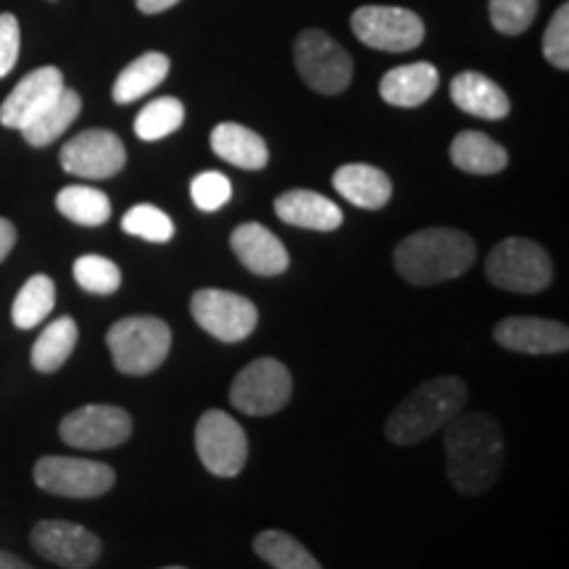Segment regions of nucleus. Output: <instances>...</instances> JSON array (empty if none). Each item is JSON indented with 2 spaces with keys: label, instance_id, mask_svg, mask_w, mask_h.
I'll list each match as a JSON object with an SVG mask.
<instances>
[{
  "label": "nucleus",
  "instance_id": "cd10ccee",
  "mask_svg": "<svg viewBox=\"0 0 569 569\" xmlns=\"http://www.w3.org/2000/svg\"><path fill=\"white\" fill-rule=\"evenodd\" d=\"M56 209H59L69 222L82 227H101L111 217V201L103 190L88 188V184H69L56 196Z\"/></svg>",
  "mask_w": 569,
  "mask_h": 569
},
{
  "label": "nucleus",
  "instance_id": "f8f14e48",
  "mask_svg": "<svg viewBox=\"0 0 569 569\" xmlns=\"http://www.w3.org/2000/svg\"><path fill=\"white\" fill-rule=\"evenodd\" d=\"M59 436L71 448L84 451H106L130 440L132 417L122 407L111 403H88L61 419Z\"/></svg>",
  "mask_w": 569,
  "mask_h": 569
},
{
  "label": "nucleus",
  "instance_id": "412c9836",
  "mask_svg": "<svg viewBox=\"0 0 569 569\" xmlns=\"http://www.w3.org/2000/svg\"><path fill=\"white\" fill-rule=\"evenodd\" d=\"M451 101L480 119H503L511 111L509 96L480 71H461L451 82Z\"/></svg>",
  "mask_w": 569,
  "mask_h": 569
},
{
  "label": "nucleus",
  "instance_id": "4c0bfd02",
  "mask_svg": "<svg viewBox=\"0 0 569 569\" xmlns=\"http://www.w3.org/2000/svg\"><path fill=\"white\" fill-rule=\"evenodd\" d=\"M134 3H138V9L142 13H161L172 9V6L180 3V0H134Z\"/></svg>",
  "mask_w": 569,
  "mask_h": 569
},
{
  "label": "nucleus",
  "instance_id": "7c9ffc66",
  "mask_svg": "<svg viewBox=\"0 0 569 569\" xmlns=\"http://www.w3.org/2000/svg\"><path fill=\"white\" fill-rule=\"evenodd\" d=\"M74 272V280L82 290H88L92 296H113L119 288H122V269L113 264L106 256H80L71 267Z\"/></svg>",
  "mask_w": 569,
  "mask_h": 569
},
{
  "label": "nucleus",
  "instance_id": "72a5a7b5",
  "mask_svg": "<svg viewBox=\"0 0 569 569\" xmlns=\"http://www.w3.org/2000/svg\"><path fill=\"white\" fill-rule=\"evenodd\" d=\"M190 198L201 211H219L232 198V184L222 172H203L190 182Z\"/></svg>",
  "mask_w": 569,
  "mask_h": 569
},
{
  "label": "nucleus",
  "instance_id": "c756f323",
  "mask_svg": "<svg viewBox=\"0 0 569 569\" xmlns=\"http://www.w3.org/2000/svg\"><path fill=\"white\" fill-rule=\"evenodd\" d=\"M184 122V106L177 98L163 96L159 101H151L134 119V134L140 140L153 142L177 132Z\"/></svg>",
  "mask_w": 569,
  "mask_h": 569
},
{
  "label": "nucleus",
  "instance_id": "393cba45",
  "mask_svg": "<svg viewBox=\"0 0 569 569\" xmlns=\"http://www.w3.org/2000/svg\"><path fill=\"white\" fill-rule=\"evenodd\" d=\"M167 74H169L167 56L156 51L142 53L132 63H127L122 74L117 77V82H113L111 88V98L119 106L138 101V98L148 96L153 88H159V84L167 80Z\"/></svg>",
  "mask_w": 569,
  "mask_h": 569
},
{
  "label": "nucleus",
  "instance_id": "2eb2a0df",
  "mask_svg": "<svg viewBox=\"0 0 569 569\" xmlns=\"http://www.w3.org/2000/svg\"><path fill=\"white\" fill-rule=\"evenodd\" d=\"M496 343L507 351L546 356V353H565L569 348L567 325L553 322L543 317H507L496 325L493 330Z\"/></svg>",
  "mask_w": 569,
  "mask_h": 569
},
{
  "label": "nucleus",
  "instance_id": "f704fd0d",
  "mask_svg": "<svg viewBox=\"0 0 569 569\" xmlns=\"http://www.w3.org/2000/svg\"><path fill=\"white\" fill-rule=\"evenodd\" d=\"M543 56L551 67L561 71L569 69V6H559L543 34Z\"/></svg>",
  "mask_w": 569,
  "mask_h": 569
},
{
  "label": "nucleus",
  "instance_id": "4be33fe9",
  "mask_svg": "<svg viewBox=\"0 0 569 569\" xmlns=\"http://www.w3.org/2000/svg\"><path fill=\"white\" fill-rule=\"evenodd\" d=\"M211 148L219 159L232 163V167L248 169V172L264 169L269 161V148L264 138L234 122H222L213 127Z\"/></svg>",
  "mask_w": 569,
  "mask_h": 569
},
{
  "label": "nucleus",
  "instance_id": "f03ea898",
  "mask_svg": "<svg viewBox=\"0 0 569 569\" xmlns=\"http://www.w3.org/2000/svg\"><path fill=\"white\" fill-rule=\"evenodd\" d=\"M475 240L451 227H427L398 243L393 267L403 280L419 288L461 277L475 264Z\"/></svg>",
  "mask_w": 569,
  "mask_h": 569
},
{
  "label": "nucleus",
  "instance_id": "2f4dec72",
  "mask_svg": "<svg viewBox=\"0 0 569 569\" xmlns=\"http://www.w3.org/2000/svg\"><path fill=\"white\" fill-rule=\"evenodd\" d=\"M122 230L148 243H169L174 238V222L161 209L151 203L132 206L122 217Z\"/></svg>",
  "mask_w": 569,
  "mask_h": 569
},
{
  "label": "nucleus",
  "instance_id": "f257e3e1",
  "mask_svg": "<svg viewBox=\"0 0 569 569\" xmlns=\"http://www.w3.org/2000/svg\"><path fill=\"white\" fill-rule=\"evenodd\" d=\"M448 480L461 496H480L493 486L503 465V436L493 417L459 411L443 427Z\"/></svg>",
  "mask_w": 569,
  "mask_h": 569
},
{
  "label": "nucleus",
  "instance_id": "6e6552de",
  "mask_svg": "<svg viewBox=\"0 0 569 569\" xmlns=\"http://www.w3.org/2000/svg\"><path fill=\"white\" fill-rule=\"evenodd\" d=\"M196 451L211 475L234 478L248 461L246 430L227 411H206L196 425Z\"/></svg>",
  "mask_w": 569,
  "mask_h": 569
},
{
  "label": "nucleus",
  "instance_id": "0eeeda50",
  "mask_svg": "<svg viewBox=\"0 0 569 569\" xmlns=\"http://www.w3.org/2000/svg\"><path fill=\"white\" fill-rule=\"evenodd\" d=\"M296 69L311 90L338 96L351 84L353 61L330 34L306 30L296 40Z\"/></svg>",
  "mask_w": 569,
  "mask_h": 569
},
{
  "label": "nucleus",
  "instance_id": "20e7f679",
  "mask_svg": "<svg viewBox=\"0 0 569 569\" xmlns=\"http://www.w3.org/2000/svg\"><path fill=\"white\" fill-rule=\"evenodd\" d=\"M113 367L122 375H151L167 361L172 330L159 317H124L106 332Z\"/></svg>",
  "mask_w": 569,
  "mask_h": 569
},
{
  "label": "nucleus",
  "instance_id": "9b49d317",
  "mask_svg": "<svg viewBox=\"0 0 569 569\" xmlns=\"http://www.w3.org/2000/svg\"><path fill=\"white\" fill-rule=\"evenodd\" d=\"M353 34L365 46L388 53H407L425 40V21L398 6H365L351 19Z\"/></svg>",
  "mask_w": 569,
  "mask_h": 569
},
{
  "label": "nucleus",
  "instance_id": "423d86ee",
  "mask_svg": "<svg viewBox=\"0 0 569 569\" xmlns=\"http://www.w3.org/2000/svg\"><path fill=\"white\" fill-rule=\"evenodd\" d=\"M293 377L277 359H256L232 380L230 403L248 417H269L288 407Z\"/></svg>",
  "mask_w": 569,
  "mask_h": 569
},
{
  "label": "nucleus",
  "instance_id": "4468645a",
  "mask_svg": "<svg viewBox=\"0 0 569 569\" xmlns=\"http://www.w3.org/2000/svg\"><path fill=\"white\" fill-rule=\"evenodd\" d=\"M127 163L124 142L109 130H84L61 148L63 172L84 180H109Z\"/></svg>",
  "mask_w": 569,
  "mask_h": 569
},
{
  "label": "nucleus",
  "instance_id": "a211bd4d",
  "mask_svg": "<svg viewBox=\"0 0 569 569\" xmlns=\"http://www.w3.org/2000/svg\"><path fill=\"white\" fill-rule=\"evenodd\" d=\"M274 211L284 224L301 227V230L332 232L343 224V211L338 209V203L315 190H288L274 201Z\"/></svg>",
  "mask_w": 569,
  "mask_h": 569
},
{
  "label": "nucleus",
  "instance_id": "a878e982",
  "mask_svg": "<svg viewBox=\"0 0 569 569\" xmlns=\"http://www.w3.org/2000/svg\"><path fill=\"white\" fill-rule=\"evenodd\" d=\"M77 338H80V330H77L74 319L71 317L53 319V322L40 332L38 340H34L32 353H30L32 367L42 375L59 372V369L69 361V356L74 353Z\"/></svg>",
  "mask_w": 569,
  "mask_h": 569
},
{
  "label": "nucleus",
  "instance_id": "473e14b6",
  "mask_svg": "<svg viewBox=\"0 0 569 569\" xmlns=\"http://www.w3.org/2000/svg\"><path fill=\"white\" fill-rule=\"evenodd\" d=\"M536 13L538 0H490V21L503 34H522Z\"/></svg>",
  "mask_w": 569,
  "mask_h": 569
},
{
  "label": "nucleus",
  "instance_id": "9d476101",
  "mask_svg": "<svg viewBox=\"0 0 569 569\" xmlns=\"http://www.w3.org/2000/svg\"><path fill=\"white\" fill-rule=\"evenodd\" d=\"M32 475L38 488L63 498H98L117 482L109 465L77 457H42Z\"/></svg>",
  "mask_w": 569,
  "mask_h": 569
},
{
  "label": "nucleus",
  "instance_id": "bb28decb",
  "mask_svg": "<svg viewBox=\"0 0 569 569\" xmlns=\"http://www.w3.org/2000/svg\"><path fill=\"white\" fill-rule=\"evenodd\" d=\"M56 306V284L48 274H34L21 284V290L13 298L11 306V322L19 330H32L40 322L51 317Z\"/></svg>",
  "mask_w": 569,
  "mask_h": 569
},
{
  "label": "nucleus",
  "instance_id": "7ed1b4c3",
  "mask_svg": "<svg viewBox=\"0 0 569 569\" xmlns=\"http://www.w3.org/2000/svg\"><path fill=\"white\" fill-rule=\"evenodd\" d=\"M467 386L459 377H432L398 403L386 422V436L396 446H411L436 436L465 409Z\"/></svg>",
  "mask_w": 569,
  "mask_h": 569
},
{
  "label": "nucleus",
  "instance_id": "aec40b11",
  "mask_svg": "<svg viewBox=\"0 0 569 569\" xmlns=\"http://www.w3.org/2000/svg\"><path fill=\"white\" fill-rule=\"evenodd\" d=\"M332 184L346 201L359 209L377 211L382 209L393 196V182L382 169L369 167V163H346L332 174Z\"/></svg>",
  "mask_w": 569,
  "mask_h": 569
},
{
  "label": "nucleus",
  "instance_id": "5701e85b",
  "mask_svg": "<svg viewBox=\"0 0 569 569\" xmlns=\"http://www.w3.org/2000/svg\"><path fill=\"white\" fill-rule=\"evenodd\" d=\"M451 161L453 167L467 174H498L501 169H507L509 153L507 148L498 146L488 134L467 130L453 138Z\"/></svg>",
  "mask_w": 569,
  "mask_h": 569
},
{
  "label": "nucleus",
  "instance_id": "ddd939ff",
  "mask_svg": "<svg viewBox=\"0 0 569 569\" xmlns=\"http://www.w3.org/2000/svg\"><path fill=\"white\" fill-rule=\"evenodd\" d=\"M32 549L63 569H88L101 559L103 543L96 532L63 519H42L32 528Z\"/></svg>",
  "mask_w": 569,
  "mask_h": 569
},
{
  "label": "nucleus",
  "instance_id": "ea45409f",
  "mask_svg": "<svg viewBox=\"0 0 569 569\" xmlns=\"http://www.w3.org/2000/svg\"><path fill=\"white\" fill-rule=\"evenodd\" d=\"M163 569H184V567H163Z\"/></svg>",
  "mask_w": 569,
  "mask_h": 569
},
{
  "label": "nucleus",
  "instance_id": "f3484780",
  "mask_svg": "<svg viewBox=\"0 0 569 569\" xmlns=\"http://www.w3.org/2000/svg\"><path fill=\"white\" fill-rule=\"evenodd\" d=\"M230 246L240 264L256 277H277L290 267L288 248L264 224L248 222L234 227Z\"/></svg>",
  "mask_w": 569,
  "mask_h": 569
},
{
  "label": "nucleus",
  "instance_id": "58836bf2",
  "mask_svg": "<svg viewBox=\"0 0 569 569\" xmlns=\"http://www.w3.org/2000/svg\"><path fill=\"white\" fill-rule=\"evenodd\" d=\"M0 569H32L27 561H21L19 557H13L9 551H0Z\"/></svg>",
  "mask_w": 569,
  "mask_h": 569
},
{
  "label": "nucleus",
  "instance_id": "1a4fd4ad",
  "mask_svg": "<svg viewBox=\"0 0 569 569\" xmlns=\"http://www.w3.org/2000/svg\"><path fill=\"white\" fill-rule=\"evenodd\" d=\"M190 315L201 330L222 343H240L259 325V309L246 296L230 293V290L206 288L198 290L190 301Z\"/></svg>",
  "mask_w": 569,
  "mask_h": 569
},
{
  "label": "nucleus",
  "instance_id": "dca6fc26",
  "mask_svg": "<svg viewBox=\"0 0 569 569\" xmlns=\"http://www.w3.org/2000/svg\"><path fill=\"white\" fill-rule=\"evenodd\" d=\"M67 88L63 84V74L56 67L34 69L21 80L11 96L0 106V124L9 130H21L30 124L38 113L59 98V92Z\"/></svg>",
  "mask_w": 569,
  "mask_h": 569
},
{
  "label": "nucleus",
  "instance_id": "39448f33",
  "mask_svg": "<svg viewBox=\"0 0 569 569\" xmlns=\"http://www.w3.org/2000/svg\"><path fill=\"white\" fill-rule=\"evenodd\" d=\"M486 274L490 284L509 293H540L553 280L551 256L528 238H507L488 253Z\"/></svg>",
  "mask_w": 569,
  "mask_h": 569
},
{
  "label": "nucleus",
  "instance_id": "e433bc0d",
  "mask_svg": "<svg viewBox=\"0 0 569 569\" xmlns=\"http://www.w3.org/2000/svg\"><path fill=\"white\" fill-rule=\"evenodd\" d=\"M13 246H17V227H13L9 219L0 217V264L9 259Z\"/></svg>",
  "mask_w": 569,
  "mask_h": 569
},
{
  "label": "nucleus",
  "instance_id": "c85d7f7f",
  "mask_svg": "<svg viewBox=\"0 0 569 569\" xmlns=\"http://www.w3.org/2000/svg\"><path fill=\"white\" fill-rule=\"evenodd\" d=\"M253 551L274 569H322L303 543L282 530L259 532L253 540Z\"/></svg>",
  "mask_w": 569,
  "mask_h": 569
},
{
  "label": "nucleus",
  "instance_id": "c9c22d12",
  "mask_svg": "<svg viewBox=\"0 0 569 569\" xmlns=\"http://www.w3.org/2000/svg\"><path fill=\"white\" fill-rule=\"evenodd\" d=\"M19 21L13 13H0V80L6 74H11V69L17 67L19 59Z\"/></svg>",
  "mask_w": 569,
  "mask_h": 569
},
{
  "label": "nucleus",
  "instance_id": "6ab92c4d",
  "mask_svg": "<svg viewBox=\"0 0 569 569\" xmlns=\"http://www.w3.org/2000/svg\"><path fill=\"white\" fill-rule=\"evenodd\" d=\"M438 69L427 61L407 63V67L390 69L380 82L382 101L398 109H417L430 101L432 92L438 90Z\"/></svg>",
  "mask_w": 569,
  "mask_h": 569
},
{
  "label": "nucleus",
  "instance_id": "b1692460",
  "mask_svg": "<svg viewBox=\"0 0 569 569\" xmlns=\"http://www.w3.org/2000/svg\"><path fill=\"white\" fill-rule=\"evenodd\" d=\"M82 111V98L74 90L63 88L53 103H48L30 124L21 127V138L30 142L32 148H46L53 140H59L63 132L74 124V119Z\"/></svg>",
  "mask_w": 569,
  "mask_h": 569
}]
</instances>
